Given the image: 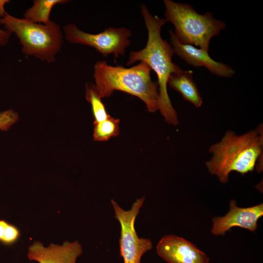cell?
Listing matches in <instances>:
<instances>
[{"label": "cell", "instance_id": "obj_1", "mask_svg": "<svg viewBox=\"0 0 263 263\" xmlns=\"http://www.w3.org/2000/svg\"><path fill=\"white\" fill-rule=\"evenodd\" d=\"M141 11L148 31L147 42L142 49L130 52L127 65L140 61L155 72L158 85V110L168 123L176 126L179 121L168 93L167 85L170 75L182 69L172 62L175 53L172 46L161 37L162 27L167 22L165 19L151 14L144 4L141 5Z\"/></svg>", "mask_w": 263, "mask_h": 263}, {"label": "cell", "instance_id": "obj_2", "mask_svg": "<svg viewBox=\"0 0 263 263\" xmlns=\"http://www.w3.org/2000/svg\"><path fill=\"white\" fill-rule=\"evenodd\" d=\"M263 131L262 124L241 135L231 130L226 131L221 140L208 149L212 154L206 162L208 172L221 183L225 184L232 171L242 174L253 171L263 156Z\"/></svg>", "mask_w": 263, "mask_h": 263}, {"label": "cell", "instance_id": "obj_3", "mask_svg": "<svg viewBox=\"0 0 263 263\" xmlns=\"http://www.w3.org/2000/svg\"><path fill=\"white\" fill-rule=\"evenodd\" d=\"M151 69L140 62L131 68L113 66L105 61H97L94 66L95 85L102 98L110 97L115 91H122L143 101L148 112L158 110V85L152 80Z\"/></svg>", "mask_w": 263, "mask_h": 263}, {"label": "cell", "instance_id": "obj_4", "mask_svg": "<svg viewBox=\"0 0 263 263\" xmlns=\"http://www.w3.org/2000/svg\"><path fill=\"white\" fill-rule=\"evenodd\" d=\"M0 24L19 40L22 53L48 63L56 60L64 42V35L58 24L50 20L46 24L36 23L6 13Z\"/></svg>", "mask_w": 263, "mask_h": 263}, {"label": "cell", "instance_id": "obj_5", "mask_svg": "<svg viewBox=\"0 0 263 263\" xmlns=\"http://www.w3.org/2000/svg\"><path fill=\"white\" fill-rule=\"evenodd\" d=\"M164 3L165 19L173 25L174 35L181 44L208 51L211 39L225 28V23L214 18L210 12L200 14L188 3L170 0H164Z\"/></svg>", "mask_w": 263, "mask_h": 263}, {"label": "cell", "instance_id": "obj_6", "mask_svg": "<svg viewBox=\"0 0 263 263\" xmlns=\"http://www.w3.org/2000/svg\"><path fill=\"white\" fill-rule=\"evenodd\" d=\"M62 31L64 39L68 42L93 47L104 57L113 54L115 62L120 56L124 55L132 36V31L125 27H111L102 32L91 34L81 30L73 23L64 26Z\"/></svg>", "mask_w": 263, "mask_h": 263}, {"label": "cell", "instance_id": "obj_7", "mask_svg": "<svg viewBox=\"0 0 263 263\" xmlns=\"http://www.w3.org/2000/svg\"><path fill=\"white\" fill-rule=\"evenodd\" d=\"M144 200V197L137 199L129 210L122 208L113 199L111 200L114 217L120 225V254L124 263H141L142 257L152 248L151 240L139 238L135 229V219Z\"/></svg>", "mask_w": 263, "mask_h": 263}, {"label": "cell", "instance_id": "obj_8", "mask_svg": "<svg viewBox=\"0 0 263 263\" xmlns=\"http://www.w3.org/2000/svg\"><path fill=\"white\" fill-rule=\"evenodd\" d=\"M263 215V203L250 207H240L234 200H231L228 212L224 216L212 219L211 232L216 236L223 235L232 227L237 226L255 232L258 221Z\"/></svg>", "mask_w": 263, "mask_h": 263}, {"label": "cell", "instance_id": "obj_9", "mask_svg": "<svg viewBox=\"0 0 263 263\" xmlns=\"http://www.w3.org/2000/svg\"><path fill=\"white\" fill-rule=\"evenodd\" d=\"M156 252L169 263H209V258L195 245L173 234L165 235L160 240Z\"/></svg>", "mask_w": 263, "mask_h": 263}, {"label": "cell", "instance_id": "obj_10", "mask_svg": "<svg viewBox=\"0 0 263 263\" xmlns=\"http://www.w3.org/2000/svg\"><path fill=\"white\" fill-rule=\"evenodd\" d=\"M169 41L174 53L189 65L196 67L204 66L213 74L219 76L231 77L234 75L235 71L232 68L213 60L208 51L191 45L181 44L172 30H169Z\"/></svg>", "mask_w": 263, "mask_h": 263}, {"label": "cell", "instance_id": "obj_11", "mask_svg": "<svg viewBox=\"0 0 263 263\" xmlns=\"http://www.w3.org/2000/svg\"><path fill=\"white\" fill-rule=\"evenodd\" d=\"M82 254V246L77 241H66L61 245L51 244L47 247L36 241L29 246L27 257L38 263H76Z\"/></svg>", "mask_w": 263, "mask_h": 263}, {"label": "cell", "instance_id": "obj_12", "mask_svg": "<svg viewBox=\"0 0 263 263\" xmlns=\"http://www.w3.org/2000/svg\"><path fill=\"white\" fill-rule=\"evenodd\" d=\"M168 84L196 108L202 105L203 99L193 79L192 71L182 69L171 74L169 78Z\"/></svg>", "mask_w": 263, "mask_h": 263}, {"label": "cell", "instance_id": "obj_13", "mask_svg": "<svg viewBox=\"0 0 263 263\" xmlns=\"http://www.w3.org/2000/svg\"><path fill=\"white\" fill-rule=\"evenodd\" d=\"M69 1L68 0H34L33 5L24 12L23 18L34 23L46 24L50 20V13L54 6Z\"/></svg>", "mask_w": 263, "mask_h": 263}, {"label": "cell", "instance_id": "obj_14", "mask_svg": "<svg viewBox=\"0 0 263 263\" xmlns=\"http://www.w3.org/2000/svg\"><path fill=\"white\" fill-rule=\"evenodd\" d=\"M85 90L86 99L91 105L94 118V123L100 122L108 118L110 115L107 112L105 105L102 101V97L94 83H86Z\"/></svg>", "mask_w": 263, "mask_h": 263}, {"label": "cell", "instance_id": "obj_15", "mask_svg": "<svg viewBox=\"0 0 263 263\" xmlns=\"http://www.w3.org/2000/svg\"><path fill=\"white\" fill-rule=\"evenodd\" d=\"M120 120L111 116L107 119L94 123L93 137L95 141H106L119 133Z\"/></svg>", "mask_w": 263, "mask_h": 263}, {"label": "cell", "instance_id": "obj_16", "mask_svg": "<svg viewBox=\"0 0 263 263\" xmlns=\"http://www.w3.org/2000/svg\"><path fill=\"white\" fill-rule=\"evenodd\" d=\"M20 236V231L15 225L8 224L1 243L6 245L15 244Z\"/></svg>", "mask_w": 263, "mask_h": 263}, {"label": "cell", "instance_id": "obj_17", "mask_svg": "<svg viewBox=\"0 0 263 263\" xmlns=\"http://www.w3.org/2000/svg\"><path fill=\"white\" fill-rule=\"evenodd\" d=\"M11 35L5 29L0 27V46H5L8 43Z\"/></svg>", "mask_w": 263, "mask_h": 263}, {"label": "cell", "instance_id": "obj_18", "mask_svg": "<svg viewBox=\"0 0 263 263\" xmlns=\"http://www.w3.org/2000/svg\"><path fill=\"white\" fill-rule=\"evenodd\" d=\"M8 223L5 220L0 219V242L3 237L5 228Z\"/></svg>", "mask_w": 263, "mask_h": 263}, {"label": "cell", "instance_id": "obj_19", "mask_svg": "<svg viewBox=\"0 0 263 263\" xmlns=\"http://www.w3.org/2000/svg\"><path fill=\"white\" fill-rule=\"evenodd\" d=\"M9 2V0H0V19L3 17L7 13L4 7Z\"/></svg>", "mask_w": 263, "mask_h": 263}, {"label": "cell", "instance_id": "obj_20", "mask_svg": "<svg viewBox=\"0 0 263 263\" xmlns=\"http://www.w3.org/2000/svg\"><path fill=\"white\" fill-rule=\"evenodd\" d=\"M3 127H4L3 121L1 118V117H0V129H3Z\"/></svg>", "mask_w": 263, "mask_h": 263}]
</instances>
